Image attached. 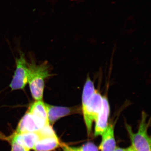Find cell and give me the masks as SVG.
Returning a JSON list of instances; mask_svg holds the SVG:
<instances>
[{"mask_svg": "<svg viewBox=\"0 0 151 151\" xmlns=\"http://www.w3.org/2000/svg\"><path fill=\"white\" fill-rule=\"evenodd\" d=\"M9 142L11 145V151H30L14 142L11 141Z\"/></svg>", "mask_w": 151, "mask_h": 151, "instance_id": "cell-13", "label": "cell"}, {"mask_svg": "<svg viewBox=\"0 0 151 151\" xmlns=\"http://www.w3.org/2000/svg\"><path fill=\"white\" fill-rule=\"evenodd\" d=\"M110 113V105L108 99L107 97H103L102 108L95 121V136H101L106 130L108 125Z\"/></svg>", "mask_w": 151, "mask_h": 151, "instance_id": "cell-8", "label": "cell"}, {"mask_svg": "<svg viewBox=\"0 0 151 151\" xmlns=\"http://www.w3.org/2000/svg\"><path fill=\"white\" fill-rule=\"evenodd\" d=\"M114 125L108 124L106 130L103 133L102 142L99 149L101 151H114L116 148L114 136Z\"/></svg>", "mask_w": 151, "mask_h": 151, "instance_id": "cell-9", "label": "cell"}, {"mask_svg": "<svg viewBox=\"0 0 151 151\" xmlns=\"http://www.w3.org/2000/svg\"><path fill=\"white\" fill-rule=\"evenodd\" d=\"M48 124L47 114L29 107L27 111L20 120L15 132H38Z\"/></svg>", "mask_w": 151, "mask_h": 151, "instance_id": "cell-3", "label": "cell"}, {"mask_svg": "<svg viewBox=\"0 0 151 151\" xmlns=\"http://www.w3.org/2000/svg\"><path fill=\"white\" fill-rule=\"evenodd\" d=\"M103 97L95 89L93 81L87 78L82 93L81 110L88 135L92 132L93 122L102 108Z\"/></svg>", "mask_w": 151, "mask_h": 151, "instance_id": "cell-1", "label": "cell"}, {"mask_svg": "<svg viewBox=\"0 0 151 151\" xmlns=\"http://www.w3.org/2000/svg\"><path fill=\"white\" fill-rule=\"evenodd\" d=\"M60 147L62 148L63 150V151H75L72 149L71 147H69V146L65 145V144H62V143H61Z\"/></svg>", "mask_w": 151, "mask_h": 151, "instance_id": "cell-14", "label": "cell"}, {"mask_svg": "<svg viewBox=\"0 0 151 151\" xmlns=\"http://www.w3.org/2000/svg\"><path fill=\"white\" fill-rule=\"evenodd\" d=\"M126 151H136L134 148L133 147V146L132 145L130 146V147H129L128 148L126 149Z\"/></svg>", "mask_w": 151, "mask_h": 151, "instance_id": "cell-15", "label": "cell"}, {"mask_svg": "<svg viewBox=\"0 0 151 151\" xmlns=\"http://www.w3.org/2000/svg\"><path fill=\"white\" fill-rule=\"evenodd\" d=\"M40 138L37 132L22 133L14 132L12 136L6 139L9 142H14L30 150H33L36 143Z\"/></svg>", "mask_w": 151, "mask_h": 151, "instance_id": "cell-7", "label": "cell"}, {"mask_svg": "<svg viewBox=\"0 0 151 151\" xmlns=\"http://www.w3.org/2000/svg\"><path fill=\"white\" fill-rule=\"evenodd\" d=\"M57 136L40 138L36 143L35 151H52L60 146Z\"/></svg>", "mask_w": 151, "mask_h": 151, "instance_id": "cell-10", "label": "cell"}, {"mask_svg": "<svg viewBox=\"0 0 151 151\" xmlns=\"http://www.w3.org/2000/svg\"><path fill=\"white\" fill-rule=\"evenodd\" d=\"M29 68L28 84L33 99L43 100L45 81L51 76L50 66L47 61L37 64L33 60L28 63Z\"/></svg>", "mask_w": 151, "mask_h": 151, "instance_id": "cell-2", "label": "cell"}, {"mask_svg": "<svg viewBox=\"0 0 151 151\" xmlns=\"http://www.w3.org/2000/svg\"><path fill=\"white\" fill-rule=\"evenodd\" d=\"M114 151H126V149L120 147H116Z\"/></svg>", "mask_w": 151, "mask_h": 151, "instance_id": "cell-16", "label": "cell"}, {"mask_svg": "<svg viewBox=\"0 0 151 151\" xmlns=\"http://www.w3.org/2000/svg\"><path fill=\"white\" fill-rule=\"evenodd\" d=\"M49 124L52 126L58 120L71 114L79 113L81 108L55 106L45 103Z\"/></svg>", "mask_w": 151, "mask_h": 151, "instance_id": "cell-6", "label": "cell"}, {"mask_svg": "<svg viewBox=\"0 0 151 151\" xmlns=\"http://www.w3.org/2000/svg\"><path fill=\"white\" fill-rule=\"evenodd\" d=\"M142 114L138 132L134 133L128 125H127V131L131 138L132 146L136 151H151V139L147 132L149 124L147 122V116L145 113H143Z\"/></svg>", "mask_w": 151, "mask_h": 151, "instance_id": "cell-4", "label": "cell"}, {"mask_svg": "<svg viewBox=\"0 0 151 151\" xmlns=\"http://www.w3.org/2000/svg\"><path fill=\"white\" fill-rule=\"evenodd\" d=\"M37 133L40 138L57 136L52 126L49 124H47L42 129H41Z\"/></svg>", "mask_w": 151, "mask_h": 151, "instance_id": "cell-11", "label": "cell"}, {"mask_svg": "<svg viewBox=\"0 0 151 151\" xmlns=\"http://www.w3.org/2000/svg\"><path fill=\"white\" fill-rule=\"evenodd\" d=\"M71 147L75 151H99L97 146L91 142L87 143L79 147Z\"/></svg>", "mask_w": 151, "mask_h": 151, "instance_id": "cell-12", "label": "cell"}, {"mask_svg": "<svg viewBox=\"0 0 151 151\" xmlns=\"http://www.w3.org/2000/svg\"><path fill=\"white\" fill-rule=\"evenodd\" d=\"M16 68L9 84L12 91L24 90L28 84L29 68L24 53H21L19 58L15 59Z\"/></svg>", "mask_w": 151, "mask_h": 151, "instance_id": "cell-5", "label": "cell"}]
</instances>
